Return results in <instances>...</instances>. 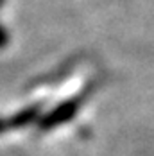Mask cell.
<instances>
[{"label":"cell","instance_id":"obj_1","mask_svg":"<svg viewBox=\"0 0 154 156\" xmlns=\"http://www.w3.org/2000/svg\"><path fill=\"white\" fill-rule=\"evenodd\" d=\"M77 109H79V99H70L66 102H61V104H58L56 108L52 109L47 117H43L40 120V127L41 129H52V127H58V126L65 124V122H68L75 115Z\"/></svg>","mask_w":154,"mask_h":156},{"label":"cell","instance_id":"obj_2","mask_svg":"<svg viewBox=\"0 0 154 156\" xmlns=\"http://www.w3.org/2000/svg\"><path fill=\"white\" fill-rule=\"evenodd\" d=\"M38 115H40V106H31V108L16 113L11 119H0V135L4 131L15 129V127H23V126L31 124V122H34L38 119Z\"/></svg>","mask_w":154,"mask_h":156},{"label":"cell","instance_id":"obj_3","mask_svg":"<svg viewBox=\"0 0 154 156\" xmlns=\"http://www.w3.org/2000/svg\"><path fill=\"white\" fill-rule=\"evenodd\" d=\"M7 43V34L2 31V27H0V47H4Z\"/></svg>","mask_w":154,"mask_h":156}]
</instances>
